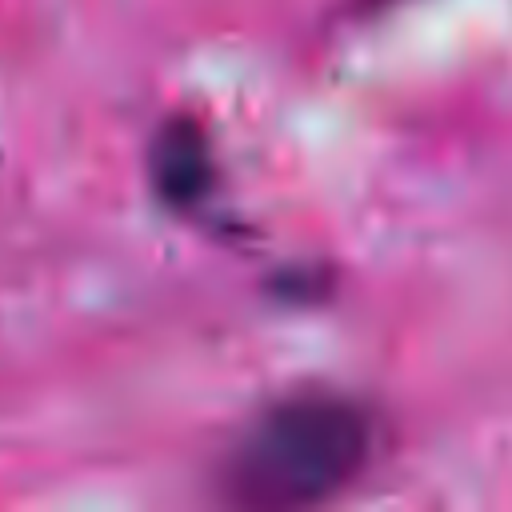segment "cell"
<instances>
[{
	"label": "cell",
	"instance_id": "obj_1",
	"mask_svg": "<svg viewBox=\"0 0 512 512\" xmlns=\"http://www.w3.org/2000/svg\"><path fill=\"white\" fill-rule=\"evenodd\" d=\"M372 440V416L352 396L292 392L240 432L224 460V492L260 512L324 504L364 472Z\"/></svg>",
	"mask_w": 512,
	"mask_h": 512
},
{
	"label": "cell",
	"instance_id": "obj_2",
	"mask_svg": "<svg viewBox=\"0 0 512 512\" xmlns=\"http://www.w3.org/2000/svg\"><path fill=\"white\" fill-rule=\"evenodd\" d=\"M212 180H216V168H212V148H208L204 128L192 124V120L164 124L156 132V144H152L156 196L164 204L188 212V208H200L212 196Z\"/></svg>",
	"mask_w": 512,
	"mask_h": 512
}]
</instances>
